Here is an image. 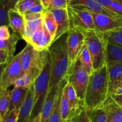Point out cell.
Returning <instances> with one entry per match:
<instances>
[{
  "mask_svg": "<svg viewBox=\"0 0 122 122\" xmlns=\"http://www.w3.org/2000/svg\"></svg>",
  "mask_w": 122,
  "mask_h": 122,
  "instance_id": "44",
  "label": "cell"
},
{
  "mask_svg": "<svg viewBox=\"0 0 122 122\" xmlns=\"http://www.w3.org/2000/svg\"><path fill=\"white\" fill-rule=\"evenodd\" d=\"M91 13L96 32L106 34L122 29V19H113L102 14Z\"/></svg>",
  "mask_w": 122,
  "mask_h": 122,
  "instance_id": "11",
  "label": "cell"
},
{
  "mask_svg": "<svg viewBox=\"0 0 122 122\" xmlns=\"http://www.w3.org/2000/svg\"><path fill=\"white\" fill-rule=\"evenodd\" d=\"M19 114V110L9 111L3 119L0 120V122H17Z\"/></svg>",
  "mask_w": 122,
  "mask_h": 122,
  "instance_id": "36",
  "label": "cell"
},
{
  "mask_svg": "<svg viewBox=\"0 0 122 122\" xmlns=\"http://www.w3.org/2000/svg\"></svg>",
  "mask_w": 122,
  "mask_h": 122,
  "instance_id": "45",
  "label": "cell"
},
{
  "mask_svg": "<svg viewBox=\"0 0 122 122\" xmlns=\"http://www.w3.org/2000/svg\"><path fill=\"white\" fill-rule=\"evenodd\" d=\"M110 63H122V48L107 41L106 64Z\"/></svg>",
  "mask_w": 122,
  "mask_h": 122,
  "instance_id": "21",
  "label": "cell"
},
{
  "mask_svg": "<svg viewBox=\"0 0 122 122\" xmlns=\"http://www.w3.org/2000/svg\"><path fill=\"white\" fill-rule=\"evenodd\" d=\"M67 82V81L66 79L58 86L52 112H51V115H50L48 120H47L46 122H61L60 106L61 98L63 89H64V86L66 84Z\"/></svg>",
  "mask_w": 122,
  "mask_h": 122,
  "instance_id": "22",
  "label": "cell"
},
{
  "mask_svg": "<svg viewBox=\"0 0 122 122\" xmlns=\"http://www.w3.org/2000/svg\"><path fill=\"white\" fill-rule=\"evenodd\" d=\"M9 30V26L3 25L0 27V41H5L9 39L11 36Z\"/></svg>",
  "mask_w": 122,
  "mask_h": 122,
  "instance_id": "37",
  "label": "cell"
},
{
  "mask_svg": "<svg viewBox=\"0 0 122 122\" xmlns=\"http://www.w3.org/2000/svg\"><path fill=\"white\" fill-rule=\"evenodd\" d=\"M79 59L81 61L82 66L85 70H86L87 73L89 75L92 73L93 71H94L93 69V64L92 61L91 57L88 51V48L85 44L81 53H80L79 56Z\"/></svg>",
  "mask_w": 122,
  "mask_h": 122,
  "instance_id": "27",
  "label": "cell"
},
{
  "mask_svg": "<svg viewBox=\"0 0 122 122\" xmlns=\"http://www.w3.org/2000/svg\"><path fill=\"white\" fill-rule=\"evenodd\" d=\"M109 78V92L112 94L122 85V63L106 64Z\"/></svg>",
  "mask_w": 122,
  "mask_h": 122,
  "instance_id": "14",
  "label": "cell"
},
{
  "mask_svg": "<svg viewBox=\"0 0 122 122\" xmlns=\"http://www.w3.org/2000/svg\"><path fill=\"white\" fill-rule=\"evenodd\" d=\"M87 112L90 122H107V114L104 107Z\"/></svg>",
  "mask_w": 122,
  "mask_h": 122,
  "instance_id": "32",
  "label": "cell"
},
{
  "mask_svg": "<svg viewBox=\"0 0 122 122\" xmlns=\"http://www.w3.org/2000/svg\"><path fill=\"white\" fill-rule=\"evenodd\" d=\"M104 35L107 41L122 48V29L114 32L106 33L104 34Z\"/></svg>",
  "mask_w": 122,
  "mask_h": 122,
  "instance_id": "33",
  "label": "cell"
},
{
  "mask_svg": "<svg viewBox=\"0 0 122 122\" xmlns=\"http://www.w3.org/2000/svg\"><path fill=\"white\" fill-rule=\"evenodd\" d=\"M58 88V87H57L54 89H51L48 92L41 113V122H46L48 120L54 104L55 99H56Z\"/></svg>",
  "mask_w": 122,
  "mask_h": 122,
  "instance_id": "20",
  "label": "cell"
},
{
  "mask_svg": "<svg viewBox=\"0 0 122 122\" xmlns=\"http://www.w3.org/2000/svg\"><path fill=\"white\" fill-rule=\"evenodd\" d=\"M61 122H68L72 119L69 100L64 91H63L60 106Z\"/></svg>",
  "mask_w": 122,
  "mask_h": 122,
  "instance_id": "26",
  "label": "cell"
},
{
  "mask_svg": "<svg viewBox=\"0 0 122 122\" xmlns=\"http://www.w3.org/2000/svg\"><path fill=\"white\" fill-rule=\"evenodd\" d=\"M85 44L84 32L75 29H70L67 33V45L69 52L70 66L78 59Z\"/></svg>",
  "mask_w": 122,
  "mask_h": 122,
  "instance_id": "9",
  "label": "cell"
},
{
  "mask_svg": "<svg viewBox=\"0 0 122 122\" xmlns=\"http://www.w3.org/2000/svg\"><path fill=\"white\" fill-rule=\"evenodd\" d=\"M40 2H41V0H19L14 8L25 15L30 8Z\"/></svg>",
  "mask_w": 122,
  "mask_h": 122,
  "instance_id": "31",
  "label": "cell"
},
{
  "mask_svg": "<svg viewBox=\"0 0 122 122\" xmlns=\"http://www.w3.org/2000/svg\"><path fill=\"white\" fill-rule=\"evenodd\" d=\"M41 1L43 5L44 6V7L46 10H48L49 8L50 4H51V2L52 1V0H41Z\"/></svg>",
  "mask_w": 122,
  "mask_h": 122,
  "instance_id": "40",
  "label": "cell"
},
{
  "mask_svg": "<svg viewBox=\"0 0 122 122\" xmlns=\"http://www.w3.org/2000/svg\"><path fill=\"white\" fill-rule=\"evenodd\" d=\"M85 45L91 57L94 70H98L106 64L107 40L102 33L94 30L83 32Z\"/></svg>",
  "mask_w": 122,
  "mask_h": 122,
  "instance_id": "4",
  "label": "cell"
},
{
  "mask_svg": "<svg viewBox=\"0 0 122 122\" xmlns=\"http://www.w3.org/2000/svg\"><path fill=\"white\" fill-rule=\"evenodd\" d=\"M67 39V33L54 42L48 48L51 63V81L49 91L59 86L66 79L70 68Z\"/></svg>",
  "mask_w": 122,
  "mask_h": 122,
  "instance_id": "2",
  "label": "cell"
},
{
  "mask_svg": "<svg viewBox=\"0 0 122 122\" xmlns=\"http://www.w3.org/2000/svg\"><path fill=\"white\" fill-rule=\"evenodd\" d=\"M20 37L17 33H13L11 35L10 38L7 40L0 41V50L5 51L11 60L14 57V54L15 51V47Z\"/></svg>",
  "mask_w": 122,
  "mask_h": 122,
  "instance_id": "24",
  "label": "cell"
},
{
  "mask_svg": "<svg viewBox=\"0 0 122 122\" xmlns=\"http://www.w3.org/2000/svg\"><path fill=\"white\" fill-rule=\"evenodd\" d=\"M95 1L100 4V5H101L104 8L112 11L111 10V6H112V2L114 0H95Z\"/></svg>",
  "mask_w": 122,
  "mask_h": 122,
  "instance_id": "38",
  "label": "cell"
},
{
  "mask_svg": "<svg viewBox=\"0 0 122 122\" xmlns=\"http://www.w3.org/2000/svg\"><path fill=\"white\" fill-rule=\"evenodd\" d=\"M29 88H19L14 86L10 91V106L9 111L19 110L25 102Z\"/></svg>",
  "mask_w": 122,
  "mask_h": 122,
  "instance_id": "17",
  "label": "cell"
},
{
  "mask_svg": "<svg viewBox=\"0 0 122 122\" xmlns=\"http://www.w3.org/2000/svg\"><path fill=\"white\" fill-rule=\"evenodd\" d=\"M70 29H75L82 32L95 30L94 19L91 12L83 9L68 6Z\"/></svg>",
  "mask_w": 122,
  "mask_h": 122,
  "instance_id": "7",
  "label": "cell"
},
{
  "mask_svg": "<svg viewBox=\"0 0 122 122\" xmlns=\"http://www.w3.org/2000/svg\"><path fill=\"white\" fill-rule=\"evenodd\" d=\"M63 91L65 92L70 105V110H71V117L72 119L76 116L77 111L81 107H83L81 101L79 100L75 89L71 83L67 82L64 87Z\"/></svg>",
  "mask_w": 122,
  "mask_h": 122,
  "instance_id": "19",
  "label": "cell"
},
{
  "mask_svg": "<svg viewBox=\"0 0 122 122\" xmlns=\"http://www.w3.org/2000/svg\"><path fill=\"white\" fill-rule=\"evenodd\" d=\"M51 74V58L48 50H47L45 52L42 70L33 84L35 90L34 107L30 122H33L36 118L41 115L42 109L50 89Z\"/></svg>",
  "mask_w": 122,
  "mask_h": 122,
  "instance_id": "3",
  "label": "cell"
},
{
  "mask_svg": "<svg viewBox=\"0 0 122 122\" xmlns=\"http://www.w3.org/2000/svg\"><path fill=\"white\" fill-rule=\"evenodd\" d=\"M69 6V0H52L48 10L60 8H67Z\"/></svg>",
  "mask_w": 122,
  "mask_h": 122,
  "instance_id": "35",
  "label": "cell"
},
{
  "mask_svg": "<svg viewBox=\"0 0 122 122\" xmlns=\"http://www.w3.org/2000/svg\"><path fill=\"white\" fill-rule=\"evenodd\" d=\"M19 0H0V24L9 26L8 12L15 7Z\"/></svg>",
  "mask_w": 122,
  "mask_h": 122,
  "instance_id": "23",
  "label": "cell"
},
{
  "mask_svg": "<svg viewBox=\"0 0 122 122\" xmlns=\"http://www.w3.org/2000/svg\"><path fill=\"white\" fill-rule=\"evenodd\" d=\"M33 122H41V115L39 116L37 118H36Z\"/></svg>",
  "mask_w": 122,
  "mask_h": 122,
  "instance_id": "42",
  "label": "cell"
},
{
  "mask_svg": "<svg viewBox=\"0 0 122 122\" xmlns=\"http://www.w3.org/2000/svg\"><path fill=\"white\" fill-rule=\"evenodd\" d=\"M73 119L74 122H90L88 112L83 107H81L79 109Z\"/></svg>",
  "mask_w": 122,
  "mask_h": 122,
  "instance_id": "34",
  "label": "cell"
},
{
  "mask_svg": "<svg viewBox=\"0 0 122 122\" xmlns=\"http://www.w3.org/2000/svg\"><path fill=\"white\" fill-rule=\"evenodd\" d=\"M35 90L34 85L29 88L25 102L19 109L17 122H30L34 107Z\"/></svg>",
  "mask_w": 122,
  "mask_h": 122,
  "instance_id": "13",
  "label": "cell"
},
{
  "mask_svg": "<svg viewBox=\"0 0 122 122\" xmlns=\"http://www.w3.org/2000/svg\"><path fill=\"white\" fill-rule=\"evenodd\" d=\"M46 50L38 51L32 45L27 44L21 51L23 76L34 67H42Z\"/></svg>",
  "mask_w": 122,
  "mask_h": 122,
  "instance_id": "8",
  "label": "cell"
},
{
  "mask_svg": "<svg viewBox=\"0 0 122 122\" xmlns=\"http://www.w3.org/2000/svg\"><path fill=\"white\" fill-rule=\"evenodd\" d=\"M22 76L21 51L14 56L1 71L0 91L7 90L10 86L14 85L16 81Z\"/></svg>",
  "mask_w": 122,
  "mask_h": 122,
  "instance_id": "6",
  "label": "cell"
},
{
  "mask_svg": "<svg viewBox=\"0 0 122 122\" xmlns=\"http://www.w3.org/2000/svg\"><path fill=\"white\" fill-rule=\"evenodd\" d=\"M56 19L57 25V30L54 42L68 33L70 29V19L67 8L51 10Z\"/></svg>",
  "mask_w": 122,
  "mask_h": 122,
  "instance_id": "12",
  "label": "cell"
},
{
  "mask_svg": "<svg viewBox=\"0 0 122 122\" xmlns=\"http://www.w3.org/2000/svg\"><path fill=\"white\" fill-rule=\"evenodd\" d=\"M107 114V122H121L122 108L117 104L110 95L103 106Z\"/></svg>",
  "mask_w": 122,
  "mask_h": 122,
  "instance_id": "16",
  "label": "cell"
},
{
  "mask_svg": "<svg viewBox=\"0 0 122 122\" xmlns=\"http://www.w3.org/2000/svg\"><path fill=\"white\" fill-rule=\"evenodd\" d=\"M113 100H114V102L119 105L120 107L122 108V95H110Z\"/></svg>",
  "mask_w": 122,
  "mask_h": 122,
  "instance_id": "39",
  "label": "cell"
},
{
  "mask_svg": "<svg viewBox=\"0 0 122 122\" xmlns=\"http://www.w3.org/2000/svg\"><path fill=\"white\" fill-rule=\"evenodd\" d=\"M89 76L78 58L76 62L70 66L66 76L67 81L73 85L76 95L83 106Z\"/></svg>",
  "mask_w": 122,
  "mask_h": 122,
  "instance_id": "5",
  "label": "cell"
},
{
  "mask_svg": "<svg viewBox=\"0 0 122 122\" xmlns=\"http://www.w3.org/2000/svg\"><path fill=\"white\" fill-rule=\"evenodd\" d=\"M44 33H45V30H44V24H43L42 26H41L31 36L27 44H30L34 47L35 50L38 51H40L41 46L42 43L43 39H44Z\"/></svg>",
  "mask_w": 122,
  "mask_h": 122,
  "instance_id": "30",
  "label": "cell"
},
{
  "mask_svg": "<svg viewBox=\"0 0 122 122\" xmlns=\"http://www.w3.org/2000/svg\"><path fill=\"white\" fill-rule=\"evenodd\" d=\"M69 6L83 9L96 14L107 15L113 19H122V17L102 7L95 0H69Z\"/></svg>",
  "mask_w": 122,
  "mask_h": 122,
  "instance_id": "10",
  "label": "cell"
},
{
  "mask_svg": "<svg viewBox=\"0 0 122 122\" xmlns=\"http://www.w3.org/2000/svg\"><path fill=\"white\" fill-rule=\"evenodd\" d=\"M109 95L108 71L106 64L101 69L94 70L89 76L83 107L86 111L102 108Z\"/></svg>",
  "mask_w": 122,
  "mask_h": 122,
  "instance_id": "1",
  "label": "cell"
},
{
  "mask_svg": "<svg viewBox=\"0 0 122 122\" xmlns=\"http://www.w3.org/2000/svg\"><path fill=\"white\" fill-rule=\"evenodd\" d=\"M43 66L34 67L32 68L16 81L14 86L19 88H30L32 85L34 84L36 79L39 76L42 70Z\"/></svg>",
  "mask_w": 122,
  "mask_h": 122,
  "instance_id": "18",
  "label": "cell"
},
{
  "mask_svg": "<svg viewBox=\"0 0 122 122\" xmlns=\"http://www.w3.org/2000/svg\"><path fill=\"white\" fill-rule=\"evenodd\" d=\"M10 106V91L8 89L4 91H0V120L9 112Z\"/></svg>",
  "mask_w": 122,
  "mask_h": 122,
  "instance_id": "29",
  "label": "cell"
},
{
  "mask_svg": "<svg viewBox=\"0 0 122 122\" xmlns=\"http://www.w3.org/2000/svg\"><path fill=\"white\" fill-rule=\"evenodd\" d=\"M110 95H122V85L118 88L117 89H116L112 94Z\"/></svg>",
  "mask_w": 122,
  "mask_h": 122,
  "instance_id": "41",
  "label": "cell"
},
{
  "mask_svg": "<svg viewBox=\"0 0 122 122\" xmlns=\"http://www.w3.org/2000/svg\"><path fill=\"white\" fill-rule=\"evenodd\" d=\"M42 18L41 19L32 21H26V28H25V34L22 39L27 42L31 36L41 26L43 25Z\"/></svg>",
  "mask_w": 122,
  "mask_h": 122,
  "instance_id": "28",
  "label": "cell"
},
{
  "mask_svg": "<svg viewBox=\"0 0 122 122\" xmlns=\"http://www.w3.org/2000/svg\"><path fill=\"white\" fill-rule=\"evenodd\" d=\"M43 23L49 33L54 39L57 30V25L53 13L51 10H47L43 14Z\"/></svg>",
  "mask_w": 122,
  "mask_h": 122,
  "instance_id": "25",
  "label": "cell"
},
{
  "mask_svg": "<svg viewBox=\"0 0 122 122\" xmlns=\"http://www.w3.org/2000/svg\"><path fill=\"white\" fill-rule=\"evenodd\" d=\"M69 122H74V120H73V119H71V120H69Z\"/></svg>",
  "mask_w": 122,
  "mask_h": 122,
  "instance_id": "43",
  "label": "cell"
},
{
  "mask_svg": "<svg viewBox=\"0 0 122 122\" xmlns=\"http://www.w3.org/2000/svg\"><path fill=\"white\" fill-rule=\"evenodd\" d=\"M8 20L9 27L13 29L14 33H17L23 38L26 28L25 15L14 8L8 12Z\"/></svg>",
  "mask_w": 122,
  "mask_h": 122,
  "instance_id": "15",
  "label": "cell"
}]
</instances>
